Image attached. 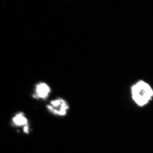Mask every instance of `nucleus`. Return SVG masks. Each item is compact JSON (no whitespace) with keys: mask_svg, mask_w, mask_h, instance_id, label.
Wrapping results in <instances>:
<instances>
[{"mask_svg":"<svg viewBox=\"0 0 153 153\" xmlns=\"http://www.w3.org/2000/svg\"><path fill=\"white\" fill-rule=\"evenodd\" d=\"M12 120L15 126H24V128L29 126L28 124L27 119L24 116V114L23 113L20 112L17 114L15 117H14Z\"/></svg>","mask_w":153,"mask_h":153,"instance_id":"4","label":"nucleus"},{"mask_svg":"<svg viewBox=\"0 0 153 153\" xmlns=\"http://www.w3.org/2000/svg\"><path fill=\"white\" fill-rule=\"evenodd\" d=\"M131 94L132 99L140 107L149 104L153 97V90L150 85L143 80L137 81L131 85Z\"/></svg>","mask_w":153,"mask_h":153,"instance_id":"1","label":"nucleus"},{"mask_svg":"<svg viewBox=\"0 0 153 153\" xmlns=\"http://www.w3.org/2000/svg\"><path fill=\"white\" fill-rule=\"evenodd\" d=\"M51 89L49 85L44 83L40 82L36 85L34 97L37 99H45L49 96Z\"/></svg>","mask_w":153,"mask_h":153,"instance_id":"3","label":"nucleus"},{"mask_svg":"<svg viewBox=\"0 0 153 153\" xmlns=\"http://www.w3.org/2000/svg\"><path fill=\"white\" fill-rule=\"evenodd\" d=\"M47 108L53 114L63 116L68 112L69 105L64 100L58 98L51 101L50 104L47 105Z\"/></svg>","mask_w":153,"mask_h":153,"instance_id":"2","label":"nucleus"}]
</instances>
